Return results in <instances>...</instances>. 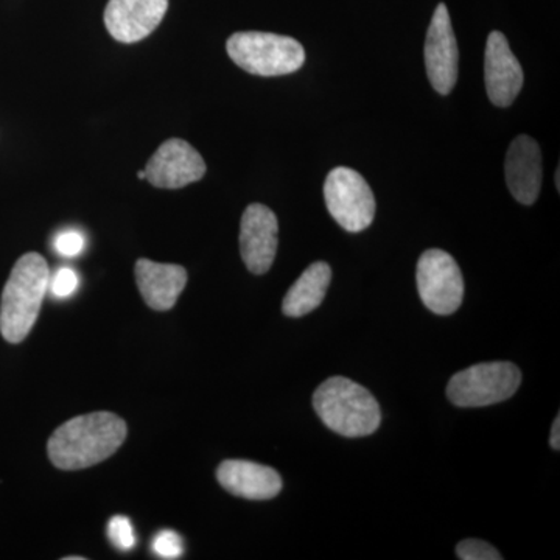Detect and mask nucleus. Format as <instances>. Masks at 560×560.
<instances>
[{
    "label": "nucleus",
    "mask_w": 560,
    "mask_h": 560,
    "mask_svg": "<svg viewBox=\"0 0 560 560\" xmlns=\"http://www.w3.org/2000/svg\"><path fill=\"white\" fill-rule=\"evenodd\" d=\"M226 49L231 60L253 75H289L305 62V50L300 40L276 33H234L228 39Z\"/></svg>",
    "instance_id": "nucleus-4"
},
{
    "label": "nucleus",
    "mask_w": 560,
    "mask_h": 560,
    "mask_svg": "<svg viewBox=\"0 0 560 560\" xmlns=\"http://www.w3.org/2000/svg\"><path fill=\"white\" fill-rule=\"evenodd\" d=\"M522 372L510 361L474 364L453 375L447 397L459 408H481L511 399L521 388Z\"/></svg>",
    "instance_id": "nucleus-5"
},
{
    "label": "nucleus",
    "mask_w": 560,
    "mask_h": 560,
    "mask_svg": "<svg viewBox=\"0 0 560 560\" xmlns=\"http://www.w3.org/2000/svg\"><path fill=\"white\" fill-rule=\"evenodd\" d=\"M485 79L489 101L499 108H508L521 94L522 66L501 32L490 33L486 44Z\"/></svg>",
    "instance_id": "nucleus-11"
},
{
    "label": "nucleus",
    "mask_w": 560,
    "mask_h": 560,
    "mask_svg": "<svg viewBox=\"0 0 560 560\" xmlns=\"http://www.w3.org/2000/svg\"><path fill=\"white\" fill-rule=\"evenodd\" d=\"M456 556L460 560H501L503 556L500 555L497 548L485 540L467 539L459 541L456 547Z\"/></svg>",
    "instance_id": "nucleus-19"
},
{
    "label": "nucleus",
    "mask_w": 560,
    "mask_h": 560,
    "mask_svg": "<svg viewBox=\"0 0 560 560\" xmlns=\"http://www.w3.org/2000/svg\"><path fill=\"white\" fill-rule=\"evenodd\" d=\"M138 178L139 179H145L147 178L145 171L139 172L138 173Z\"/></svg>",
    "instance_id": "nucleus-24"
},
{
    "label": "nucleus",
    "mask_w": 560,
    "mask_h": 560,
    "mask_svg": "<svg viewBox=\"0 0 560 560\" xmlns=\"http://www.w3.org/2000/svg\"><path fill=\"white\" fill-rule=\"evenodd\" d=\"M324 198L330 215L345 231L361 232L374 221V194L366 179L352 168L337 167L327 175Z\"/></svg>",
    "instance_id": "nucleus-6"
},
{
    "label": "nucleus",
    "mask_w": 560,
    "mask_h": 560,
    "mask_svg": "<svg viewBox=\"0 0 560 560\" xmlns=\"http://www.w3.org/2000/svg\"><path fill=\"white\" fill-rule=\"evenodd\" d=\"M136 282L150 308L171 311L186 289L187 271L179 265L140 259L136 264Z\"/></svg>",
    "instance_id": "nucleus-15"
},
{
    "label": "nucleus",
    "mask_w": 560,
    "mask_h": 560,
    "mask_svg": "<svg viewBox=\"0 0 560 560\" xmlns=\"http://www.w3.org/2000/svg\"><path fill=\"white\" fill-rule=\"evenodd\" d=\"M127 433L125 420L113 412L77 416L55 430L47 452L58 469H88L119 451Z\"/></svg>",
    "instance_id": "nucleus-1"
},
{
    "label": "nucleus",
    "mask_w": 560,
    "mask_h": 560,
    "mask_svg": "<svg viewBox=\"0 0 560 560\" xmlns=\"http://www.w3.org/2000/svg\"><path fill=\"white\" fill-rule=\"evenodd\" d=\"M560 168L558 167V171H556V187H558V190H560Z\"/></svg>",
    "instance_id": "nucleus-23"
},
{
    "label": "nucleus",
    "mask_w": 560,
    "mask_h": 560,
    "mask_svg": "<svg viewBox=\"0 0 560 560\" xmlns=\"http://www.w3.org/2000/svg\"><path fill=\"white\" fill-rule=\"evenodd\" d=\"M221 488L246 500H271L282 490V478L275 469L245 459H228L217 469Z\"/></svg>",
    "instance_id": "nucleus-14"
},
{
    "label": "nucleus",
    "mask_w": 560,
    "mask_h": 560,
    "mask_svg": "<svg viewBox=\"0 0 560 560\" xmlns=\"http://www.w3.org/2000/svg\"><path fill=\"white\" fill-rule=\"evenodd\" d=\"M458 44L445 3L434 10L425 40L427 75L434 91L451 94L458 80Z\"/></svg>",
    "instance_id": "nucleus-9"
},
{
    "label": "nucleus",
    "mask_w": 560,
    "mask_h": 560,
    "mask_svg": "<svg viewBox=\"0 0 560 560\" xmlns=\"http://www.w3.org/2000/svg\"><path fill=\"white\" fill-rule=\"evenodd\" d=\"M416 282L420 300L434 315H452L463 304V272L445 250L429 249L420 256Z\"/></svg>",
    "instance_id": "nucleus-7"
},
{
    "label": "nucleus",
    "mask_w": 560,
    "mask_h": 560,
    "mask_svg": "<svg viewBox=\"0 0 560 560\" xmlns=\"http://www.w3.org/2000/svg\"><path fill=\"white\" fill-rule=\"evenodd\" d=\"M504 168L512 197L522 205L533 206L539 198L544 180L539 143L529 136L512 140Z\"/></svg>",
    "instance_id": "nucleus-13"
},
{
    "label": "nucleus",
    "mask_w": 560,
    "mask_h": 560,
    "mask_svg": "<svg viewBox=\"0 0 560 560\" xmlns=\"http://www.w3.org/2000/svg\"><path fill=\"white\" fill-rule=\"evenodd\" d=\"M80 285V278L72 268L62 267L54 272L49 279V291L57 300H66L72 296Z\"/></svg>",
    "instance_id": "nucleus-18"
},
{
    "label": "nucleus",
    "mask_w": 560,
    "mask_h": 560,
    "mask_svg": "<svg viewBox=\"0 0 560 560\" xmlns=\"http://www.w3.org/2000/svg\"><path fill=\"white\" fill-rule=\"evenodd\" d=\"M313 407L324 425L345 438H364L382 423L377 399L350 378L331 377L313 394Z\"/></svg>",
    "instance_id": "nucleus-3"
},
{
    "label": "nucleus",
    "mask_w": 560,
    "mask_h": 560,
    "mask_svg": "<svg viewBox=\"0 0 560 560\" xmlns=\"http://www.w3.org/2000/svg\"><path fill=\"white\" fill-rule=\"evenodd\" d=\"M279 245L278 217L267 206L254 202L243 212L241 253L253 275H265L275 264Z\"/></svg>",
    "instance_id": "nucleus-10"
},
{
    "label": "nucleus",
    "mask_w": 560,
    "mask_h": 560,
    "mask_svg": "<svg viewBox=\"0 0 560 560\" xmlns=\"http://www.w3.org/2000/svg\"><path fill=\"white\" fill-rule=\"evenodd\" d=\"M108 537L110 544L119 551H130L136 545L135 528L130 518L124 515H116L108 523Z\"/></svg>",
    "instance_id": "nucleus-17"
},
{
    "label": "nucleus",
    "mask_w": 560,
    "mask_h": 560,
    "mask_svg": "<svg viewBox=\"0 0 560 560\" xmlns=\"http://www.w3.org/2000/svg\"><path fill=\"white\" fill-rule=\"evenodd\" d=\"M331 282V270L326 261H315L302 272L283 298L282 312L290 318L308 315L323 304Z\"/></svg>",
    "instance_id": "nucleus-16"
},
{
    "label": "nucleus",
    "mask_w": 560,
    "mask_h": 560,
    "mask_svg": "<svg viewBox=\"0 0 560 560\" xmlns=\"http://www.w3.org/2000/svg\"><path fill=\"white\" fill-rule=\"evenodd\" d=\"M86 241L84 235L77 230H66L55 237L54 248L62 257H75L84 249Z\"/></svg>",
    "instance_id": "nucleus-21"
},
{
    "label": "nucleus",
    "mask_w": 560,
    "mask_h": 560,
    "mask_svg": "<svg viewBox=\"0 0 560 560\" xmlns=\"http://www.w3.org/2000/svg\"><path fill=\"white\" fill-rule=\"evenodd\" d=\"M168 10V0H109L105 25L114 39L135 44L156 31Z\"/></svg>",
    "instance_id": "nucleus-12"
},
{
    "label": "nucleus",
    "mask_w": 560,
    "mask_h": 560,
    "mask_svg": "<svg viewBox=\"0 0 560 560\" xmlns=\"http://www.w3.org/2000/svg\"><path fill=\"white\" fill-rule=\"evenodd\" d=\"M50 270L38 253H27L14 264L0 302V334L21 342L31 334L49 291Z\"/></svg>",
    "instance_id": "nucleus-2"
},
{
    "label": "nucleus",
    "mask_w": 560,
    "mask_h": 560,
    "mask_svg": "<svg viewBox=\"0 0 560 560\" xmlns=\"http://www.w3.org/2000/svg\"><path fill=\"white\" fill-rule=\"evenodd\" d=\"M147 180L158 189H180L201 180L206 162L200 153L183 139H168L147 162Z\"/></svg>",
    "instance_id": "nucleus-8"
},
{
    "label": "nucleus",
    "mask_w": 560,
    "mask_h": 560,
    "mask_svg": "<svg viewBox=\"0 0 560 560\" xmlns=\"http://www.w3.org/2000/svg\"><path fill=\"white\" fill-rule=\"evenodd\" d=\"M154 555L162 559H178L184 551L183 539L172 529L160 530L151 544Z\"/></svg>",
    "instance_id": "nucleus-20"
},
{
    "label": "nucleus",
    "mask_w": 560,
    "mask_h": 560,
    "mask_svg": "<svg viewBox=\"0 0 560 560\" xmlns=\"http://www.w3.org/2000/svg\"><path fill=\"white\" fill-rule=\"evenodd\" d=\"M550 444L555 451H559L560 448V418H556L555 423H552Z\"/></svg>",
    "instance_id": "nucleus-22"
}]
</instances>
